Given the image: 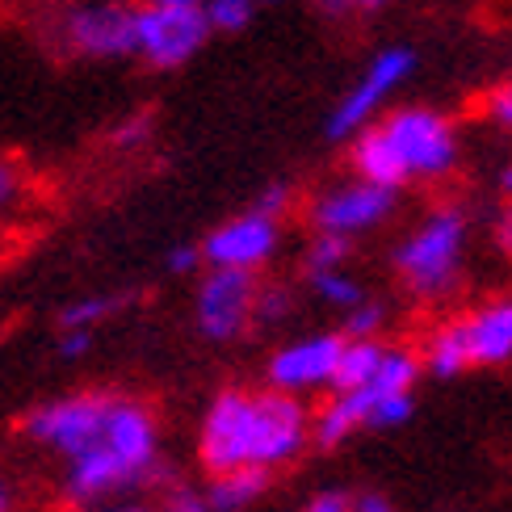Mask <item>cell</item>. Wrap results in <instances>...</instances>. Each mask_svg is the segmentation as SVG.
I'll return each instance as SVG.
<instances>
[{"mask_svg": "<svg viewBox=\"0 0 512 512\" xmlns=\"http://www.w3.org/2000/svg\"><path fill=\"white\" fill-rule=\"evenodd\" d=\"M265 487H269L265 471L219 475V479H210V487H206V504H210V512H244V508H252L256 500L265 496Z\"/></svg>", "mask_w": 512, "mask_h": 512, "instance_id": "obj_16", "label": "cell"}, {"mask_svg": "<svg viewBox=\"0 0 512 512\" xmlns=\"http://www.w3.org/2000/svg\"><path fill=\"white\" fill-rule=\"evenodd\" d=\"M143 131H147V118L122 122V126H118V143H135V139H143Z\"/></svg>", "mask_w": 512, "mask_h": 512, "instance_id": "obj_34", "label": "cell"}, {"mask_svg": "<svg viewBox=\"0 0 512 512\" xmlns=\"http://www.w3.org/2000/svg\"><path fill=\"white\" fill-rule=\"evenodd\" d=\"M256 286L252 273H240V269H206V277L198 282V294H194V324L206 340L215 345H227L248 332V324L256 319Z\"/></svg>", "mask_w": 512, "mask_h": 512, "instance_id": "obj_7", "label": "cell"}, {"mask_svg": "<svg viewBox=\"0 0 512 512\" xmlns=\"http://www.w3.org/2000/svg\"><path fill=\"white\" fill-rule=\"evenodd\" d=\"M416 72V51L412 47H382L366 72L357 76V84L336 101V110L328 114V139H357L361 131H370L378 110L387 105L408 76Z\"/></svg>", "mask_w": 512, "mask_h": 512, "instance_id": "obj_5", "label": "cell"}, {"mask_svg": "<svg viewBox=\"0 0 512 512\" xmlns=\"http://www.w3.org/2000/svg\"><path fill=\"white\" fill-rule=\"evenodd\" d=\"M353 512H395V504H391L387 496H378V492H370V496H357Z\"/></svg>", "mask_w": 512, "mask_h": 512, "instance_id": "obj_32", "label": "cell"}, {"mask_svg": "<svg viewBox=\"0 0 512 512\" xmlns=\"http://www.w3.org/2000/svg\"><path fill=\"white\" fill-rule=\"evenodd\" d=\"M458 164L454 122L429 105H403L378 118L370 131L353 139V173L382 189H399L408 181H441Z\"/></svg>", "mask_w": 512, "mask_h": 512, "instance_id": "obj_2", "label": "cell"}, {"mask_svg": "<svg viewBox=\"0 0 512 512\" xmlns=\"http://www.w3.org/2000/svg\"><path fill=\"white\" fill-rule=\"evenodd\" d=\"M122 307L118 294H93V298H80V303H68L59 311V328L63 332H93V324L110 319Z\"/></svg>", "mask_w": 512, "mask_h": 512, "instance_id": "obj_18", "label": "cell"}, {"mask_svg": "<svg viewBox=\"0 0 512 512\" xmlns=\"http://www.w3.org/2000/svg\"><path fill=\"white\" fill-rule=\"evenodd\" d=\"M319 5H324V9H349L345 0H319Z\"/></svg>", "mask_w": 512, "mask_h": 512, "instance_id": "obj_39", "label": "cell"}, {"mask_svg": "<svg viewBox=\"0 0 512 512\" xmlns=\"http://www.w3.org/2000/svg\"><path fill=\"white\" fill-rule=\"evenodd\" d=\"M290 311H294V294L286 286H261V294H256V319L261 324H282Z\"/></svg>", "mask_w": 512, "mask_h": 512, "instance_id": "obj_23", "label": "cell"}, {"mask_svg": "<svg viewBox=\"0 0 512 512\" xmlns=\"http://www.w3.org/2000/svg\"><path fill=\"white\" fill-rule=\"evenodd\" d=\"M311 294L319 298L324 307H336V311H353L366 303V286L357 282L349 269H328V273H311Z\"/></svg>", "mask_w": 512, "mask_h": 512, "instance_id": "obj_17", "label": "cell"}, {"mask_svg": "<svg viewBox=\"0 0 512 512\" xmlns=\"http://www.w3.org/2000/svg\"><path fill=\"white\" fill-rule=\"evenodd\" d=\"M0 512H17V483L5 471H0Z\"/></svg>", "mask_w": 512, "mask_h": 512, "instance_id": "obj_33", "label": "cell"}, {"mask_svg": "<svg viewBox=\"0 0 512 512\" xmlns=\"http://www.w3.org/2000/svg\"><path fill=\"white\" fill-rule=\"evenodd\" d=\"M370 412H374V395L370 387L366 391H349V395H332L324 408L315 412V445H324V450H336L340 441H349L353 433L370 429Z\"/></svg>", "mask_w": 512, "mask_h": 512, "instance_id": "obj_13", "label": "cell"}, {"mask_svg": "<svg viewBox=\"0 0 512 512\" xmlns=\"http://www.w3.org/2000/svg\"><path fill=\"white\" fill-rule=\"evenodd\" d=\"M496 244H500V252L512 256V202L500 210V219H496Z\"/></svg>", "mask_w": 512, "mask_h": 512, "instance_id": "obj_31", "label": "cell"}, {"mask_svg": "<svg viewBox=\"0 0 512 512\" xmlns=\"http://www.w3.org/2000/svg\"><path fill=\"white\" fill-rule=\"evenodd\" d=\"M374 395V391H370ZM416 412L412 395H374V412H370V429H399L408 424Z\"/></svg>", "mask_w": 512, "mask_h": 512, "instance_id": "obj_21", "label": "cell"}, {"mask_svg": "<svg viewBox=\"0 0 512 512\" xmlns=\"http://www.w3.org/2000/svg\"><path fill=\"white\" fill-rule=\"evenodd\" d=\"M252 5H256V0H252Z\"/></svg>", "mask_w": 512, "mask_h": 512, "instance_id": "obj_40", "label": "cell"}, {"mask_svg": "<svg viewBox=\"0 0 512 512\" xmlns=\"http://www.w3.org/2000/svg\"><path fill=\"white\" fill-rule=\"evenodd\" d=\"M420 361L433 378H458L462 370H471V349H466L462 319H450V324H441L429 340H424Z\"/></svg>", "mask_w": 512, "mask_h": 512, "instance_id": "obj_14", "label": "cell"}, {"mask_svg": "<svg viewBox=\"0 0 512 512\" xmlns=\"http://www.w3.org/2000/svg\"><path fill=\"white\" fill-rule=\"evenodd\" d=\"M340 353H345V336L340 332H315L303 340H290V345L277 349L265 366L269 391H282L294 399L311 395V391H332Z\"/></svg>", "mask_w": 512, "mask_h": 512, "instance_id": "obj_8", "label": "cell"}, {"mask_svg": "<svg viewBox=\"0 0 512 512\" xmlns=\"http://www.w3.org/2000/svg\"><path fill=\"white\" fill-rule=\"evenodd\" d=\"M382 353H387V345H382V340H349V336H345V353H340L332 395L366 391L370 382H374V374H378V366H382Z\"/></svg>", "mask_w": 512, "mask_h": 512, "instance_id": "obj_15", "label": "cell"}, {"mask_svg": "<svg viewBox=\"0 0 512 512\" xmlns=\"http://www.w3.org/2000/svg\"><path fill=\"white\" fill-rule=\"evenodd\" d=\"M110 403H114V395H97V391L63 395L51 403H38L21 429H26V437L34 445L59 454L63 462H72L101 441L105 420H110Z\"/></svg>", "mask_w": 512, "mask_h": 512, "instance_id": "obj_4", "label": "cell"}, {"mask_svg": "<svg viewBox=\"0 0 512 512\" xmlns=\"http://www.w3.org/2000/svg\"><path fill=\"white\" fill-rule=\"evenodd\" d=\"M202 261H206L202 244H177L173 252H168V269H173V273H194Z\"/></svg>", "mask_w": 512, "mask_h": 512, "instance_id": "obj_28", "label": "cell"}, {"mask_svg": "<svg viewBox=\"0 0 512 512\" xmlns=\"http://www.w3.org/2000/svg\"><path fill=\"white\" fill-rule=\"evenodd\" d=\"M93 512H160V508H152V504H135V500H126V504H101V508H93Z\"/></svg>", "mask_w": 512, "mask_h": 512, "instance_id": "obj_35", "label": "cell"}, {"mask_svg": "<svg viewBox=\"0 0 512 512\" xmlns=\"http://www.w3.org/2000/svg\"><path fill=\"white\" fill-rule=\"evenodd\" d=\"M160 512H210V504L202 492H194V487H173V492L164 496Z\"/></svg>", "mask_w": 512, "mask_h": 512, "instance_id": "obj_24", "label": "cell"}, {"mask_svg": "<svg viewBox=\"0 0 512 512\" xmlns=\"http://www.w3.org/2000/svg\"><path fill=\"white\" fill-rule=\"evenodd\" d=\"M500 189H504V194L512 198V164H508V168H504V173H500Z\"/></svg>", "mask_w": 512, "mask_h": 512, "instance_id": "obj_38", "label": "cell"}, {"mask_svg": "<svg viewBox=\"0 0 512 512\" xmlns=\"http://www.w3.org/2000/svg\"><path fill=\"white\" fill-rule=\"evenodd\" d=\"M93 349V332H63L59 336V357L63 361H76V357H84Z\"/></svg>", "mask_w": 512, "mask_h": 512, "instance_id": "obj_30", "label": "cell"}, {"mask_svg": "<svg viewBox=\"0 0 512 512\" xmlns=\"http://www.w3.org/2000/svg\"><path fill=\"white\" fill-rule=\"evenodd\" d=\"M59 34L76 55H89V59L135 55L139 9L122 5V0H84V5H72L63 13Z\"/></svg>", "mask_w": 512, "mask_h": 512, "instance_id": "obj_6", "label": "cell"}, {"mask_svg": "<svg viewBox=\"0 0 512 512\" xmlns=\"http://www.w3.org/2000/svg\"><path fill=\"white\" fill-rule=\"evenodd\" d=\"M210 26L202 9H164V5H143L139 9V42L135 55L147 59L152 68H181L189 63L202 42H206Z\"/></svg>", "mask_w": 512, "mask_h": 512, "instance_id": "obj_10", "label": "cell"}, {"mask_svg": "<svg viewBox=\"0 0 512 512\" xmlns=\"http://www.w3.org/2000/svg\"><path fill=\"white\" fill-rule=\"evenodd\" d=\"M395 189H382L374 181H336L324 194L311 202V223L315 231H332V236H357V231H370L378 223L391 219L395 210Z\"/></svg>", "mask_w": 512, "mask_h": 512, "instance_id": "obj_9", "label": "cell"}, {"mask_svg": "<svg viewBox=\"0 0 512 512\" xmlns=\"http://www.w3.org/2000/svg\"><path fill=\"white\" fill-rule=\"evenodd\" d=\"M487 118L512 131V84H504V89H496L492 97H487Z\"/></svg>", "mask_w": 512, "mask_h": 512, "instance_id": "obj_29", "label": "cell"}, {"mask_svg": "<svg viewBox=\"0 0 512 512\" xmlns=\"http://www.w3.org/2000/svg\"><path fill=\"white\" fill-rule=\"evenodd\" d=\"M315 416L282 391H223L210 399L198 433V458L210 475L273 471L307 450Z\"/></svg>", "mask_w": 512, "mask_h": 512, "instance_id": "obj_1", "label": "cell"}, {"mask_svg": "<svg viewBox=\"0 0 512 512\" xmlns=\"http://www.w3.org/2000/svg\"><path fill=\"white\" fill-rule=\"evenodd\" d=\"M345 261H349V240L332 236V231H315L307 244V269L328 273V269H345Z\"/></svg>", "mask_w": 512, "mask_h": 512, "instance_id": "obj_19", "label": "cell"}, {"mask_svg": "<svg viewBox=\"0 0 512 512\" xmlns=\"http://www.w3.org/2000/svg\"><path fill=\"white\" fill-rule=\"evenodd\" d=\"M466 252V215L458 206L433 210L412 236L395 248V273L416 298H441L458 286Z\"/></svg>", "mask_w": 512, "mask_h": 512, "instance_id": "obj_3", "label": "cell"}, {"mask_svg": "<svg viewBox=\"0 0 512 512\" xmlns=\"http://www.w3.org/2000/svg\"><path fill=\"white\" fill-rule=\"evenodd\" d=\"M286 206H290V185H269V189H261V198H256L252 210H261V215L277 219Z\"/></svg>", "mask_w": 512, "mask_h": 512, "instance_id": "obj_27", "label": "cell"}, {"mask_svg": "<svg viewBox=\"0 0 512 512\" xmlns=\"http://www.w3.org/2000/svg\"><path fill=\"white\" fill-rule=\"evenodd\" d=\"M17 194H21V173H17V164L9 160V156H0V215L17 202Z\"/></svg>", "mask_w": 512, "mask_h": 512, "instance_id": "obj_25", "label": "cell"}, {"mask_svg": "<svg viewBox=\"0 0 512 512\" xmlns=\"http://www.w3.org/2000/svg\"><path fill=\"white\" fill-rule=\"evenodd\" d=\"M382 324H387V307L374 303V298H366V303L345 315V336L349 340H378Z\"/></svg>", "mask_w": 512, "mask_h": 512, "instance_id": "obj_22", "label": "cell"}, {"mask_svg": "<svg viewBox=\"0 0 512 512\" xmlns=\"http://www.w3.org/2000/svg\"><path fill=\"white\" fill-rule=\"evenodd\" d=\"M143 5H164V9H202L206 0H143Z\"/></svg>", "mask_w": 512, "mask_h": 512, "instance_id": "obj_36", "label": "cell"}, {"mask_svg": "<svg viewBox=\"0 0 512 512\" xmlns=\"http://www.w3.org/2000/svg\"><path fill=\"white\" fill-rule=\"evenodd\" d=\"M206 26L219 34H236L252 21V0H206L202 5Z\"/></svg>", "mask_w": 512, "mask_h": 512, "instance_id": "obj_20", "label": "cell"}, {"mask_svg": "<svg viewBox=\"0 0 512 512\" xmlns=\"http://www.w3.org/2000/svg\"><path fill=\"white\" fill-rule=\"evenodd\" d=\"M353 496H345V492H336V487H328V492H315L307 504H303V512H353Z\"/></svg>", "mask_w": 512, "mask_h": 512, "instance_id": "obj_26", "label": "cell"}, {"mask_svg": "<svg viewBox=\"0 0 512 512\" xmlns=\"http://www.w3.org/2000/svg\"><path fill=\"white\" fill-rule=\"evenodd\" d=\"M471 366H504L512 361V294L492 298L479 311L462 315Z\"/></svg>", "mask_w": 512, "mask_h": 512, "instance_id": "obj_12", "label": "cell"}, {"mask_svg": "<svg viewBox=\"0 0 512 512\" xmlns=\"http://www.w3.org/2000/svg\"><path fill=\"white\" fill-rule=\"evenodd\" d=\"M349 9H378V5H387V0H345Z\"/></svg>", "mask_w": 512, "mask_h": 512, "instance_id": "obj_37", "label": "cell"}, {"mask_svg": "<svg viewBox=\"0 0 512 512\" xmlns=\"http://www.w3.org/2000/svg\"><path fill=\"white\" fill-rule=\"evenodd\" d=\"M277 244H282V227L277 219L261 215V210H244V215L219 223L206 236L202 256L210 269H240V273H256L261 265L273 261Z\"/></svg>", "mask_w": 512, "mask_h": 512, "instance_id": "obj_11", "label": "cell"}]
</instances>
